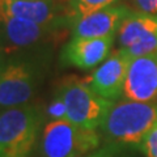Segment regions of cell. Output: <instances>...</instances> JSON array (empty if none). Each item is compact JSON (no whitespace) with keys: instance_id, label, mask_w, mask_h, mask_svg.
Returning <instances> with one entry per match:
<instances>
[{"instance_id":"1","label":"cell","mask_w":157,"mask_h":157,"mask_svg":"<svg viewBox=\"0 0 157 157\" xmlns=\"http://www.w3.org/2000/svg\"><path fill=\"white\" fill-rule=\"evenodd\" d=\"M156 122L157 101L136 102L122 98L113 102L98 130L110 145L137 148Z\"/></svg>"},{"instance_id":"2","label":"cell","mask_w":157,"mask_h":157,"mask_svg":"<svg viewBox=\"0 0 157 157\" xmlns=\"http://www.w3.org/2000/svg\"><path fill=\"white\" fill-rule=\"evenodd\" d=\"M45 114L33 105L9 107L0 114V157H26L37 141Z\"/></svg>"},{"instance_id":"3","label":"cell","mask_w":157,"mask_h":157,"mask_svg":"<svg viewBox=\"0 0 157 157\" xmlns=\"http://www.w3.org/2000/svg\"><path fill=\"white\" fill-rule=\"evenodd\" d=\"M102 136L97 130H86L70 119L50 121L41 135L42 157H81L100 148Z\"/></svg>"},{"instance_id":"4","label":"cell","mask_w":157,"mask_h":157,"mask_svg":"<svg viewBox=\"0 0 157 157\" xmlns=\"http://www.w3.org/2000/svg\"><path fill=\"white\" fill-rule=\"evenodd\" d=\"M66 104L67 119L86 130H98L113 101L97 94L86 81L67 76L55 90Z\"/></svg>"},{"instance_id":"5","label":"cell","mask_w":157,"mask_h":157,"mask_svg":"<svg viewBox=\"0 0 157 157\" xmlns=\"http://www.w3.org/2000/svg\"><path fill=\"white\" fill-rule=\"evenodd\" d=\"M42 75L37 60L17 59L0 72V106L9 109L26 105L32 100Z\"/></svg>"},{"instance_id":"6","label":"cell","mask_w":157,"mask_h":157,"mask_svg":"<svg viewBox=\"0 0 157 157\" xmlns=\"http://www.w3.org/2000/svg\"><path fill=\"white\" fill-rule=\"evenodd\" d=\"M117 39L132 58L157 52V14L134 11L122 22Z\"/></svg>"},{"instance_id":"7","label":"cell","mask_w":157,"mask_h":157,"mask_svg":"<svg viewBox=\"0 0 157 157\" xmlns=\"http://www.w3.org/2000/svg\"><path fill=\"white\" fill-rule=\"evenodd\" d=\"M131 59L130 54L121 47L111 51L110 55L92 72L86 82L101 97L113 102L119 101Z\"/></svg>"},{"instance_id":"8","label":"cell","mask_w":157,"mask_h":157,"mask_svg":"<svg viewBox=\"0 0 157 157\" xmlns=\"http://www.w3.org/2000/svg\"><path fill=\"white\" fill-rule=\"evenodd\" d=\"M122 98L136 102L157 101V52L131 59Z\"/></svg>"},{"instance_id":"9","label":"cell","mask_w":157,"mask_h":157,"mask_svg":"<svg viewBox=\"0 0 157 157\" xmlns=\"http://www.w3.org/2000/svg\"><path fill=\"white\" fill-rule=\"evenodd\" d=\"M134 12L126 4L98 9L86 16L78 17L71 24L72 38H100L107 36H117L122 22Z\"/></svg>"},{"instance_id":"10","label":"cell","mask_w":157,"mask_h":157,"mask_svg":"<svg viewBox=\"0 0 157 157\" xmlns=\"http://www.w3.org/2000/svg\"><path fill=\"white\" fill-rule=\"evenodd\" d=\"M117 36L100 38H71L62 48L60 60L64 66L78 70H90L100 66L111 54Z\"/></svg>"},{"instance_id":"11","label":"cell","mask_w":157,"mask_h":157,"mask_svg":"<svg viewBox=\"0 0 157 157\" xmlns=\"http://www.w3.org/2000/svg\"><path fill=\"white\" fill-rule=\"evenodd\" d=\"M58 28L56 25H43L29 20L0 16V36L6 42V51L36 46L46 39L48 34L58 30Z\"/></svg>"},{"instance_id":"12","label":"cell","mask_w":157,"mask_h":157,"mask_svg":"<svg viewBox=\"0 0 157 157\" xmlns=\"http://www.w3.org/2000/svg\"><path fill=\"white\" fill-rule=\"evenodd\" d=\"M62 8L56 0H0V16L60 26Z\"/></svg>"},{"instance_id":"13","label":"cell","mask_w":157,"mask_h":157,"mask_svg":"<svg viewBox=\"0 0 157 157\" xmlns=\"http://www.w3.org/2000/svg\"><path fill=\"white\" fill-rule=\"evenodd\" d=\"M121 0H68L67 3V17L70 20V25L76 18L86 16L98 9L119 4Z\"/></svg>"},{"instance_id":"14","label":"cell","mask_w":157,"mask_h":157,"mask_svg":"<svg viewBox=\"0 0 157 157\" xmlns=\"http://www.w3.org/2000/svg\"><path fill=\"white\" fill-rule=\"evenodd\" d=\"M137 149L144 155V157H157V122L147 132Z\"/></svg>"},{"instance_id":"15","label":"cell","mask_w":157,"mask_h":157,"mask_svg":"<svg viewBox=\"0 0 157 157\" xmlns=\"http://www.w3.org/2000/svg\"><path fill=\"white\" fill-rule=\"evenodd\" d=\"M46 115L51 118V121H58V119H67V107L63 101V98L54 93L51 101L48 102L46 107Z\"/></svg>"},{"instance_id":"16","label":"cell","mask_w":157,"mask_h":157,"mask_svg":"<svg viewBox=\"0 0 157 157\" xmlns=\"http://www.w3.org/2000/svg\"><path fill=\"white\" fill-rule=\"evenodd\" d=\"M134 11L157 14V0H130Z\"/></svg>"},{"instance_id":"17","label":"cell","mask_w":157,"mask_h":157,"mask_svg":"<svg viewBox=\"0 0 157 157\" xmlns=\"http://www.w3.org/2000/svg\"><path fill=\"white\" fill-rule=\"evenodd\" d=\"M118 156H119V151H118L117 147L107 144L106 147L98 148V149L93 151L85 156H81V157H118Z\"/></svg>"},{"instance_id":"18","label":"cell","mask_w":157,"mask_h":157,"mask_svg":"<svg viewBox=\"0 0 157 157\" xmlns=\"http://www.w3.org/2000/svg\"><path fill=\"white\" fill-rule=\"evenodd\" d=\"M6 60H7V51L4 48V46L2 45V42H0V72H2V70L7 64Z\"/></svg>"}]
</instances>
